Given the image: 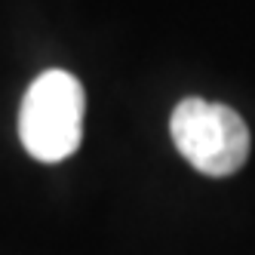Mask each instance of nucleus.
Returning <instances> with one entry per match:
<instances>
[{"instance_id": "1", "label": "nucleus", "mask_w": 255, "mask_h": 255, "mask_svg": "<svg viewBox=\"0 0 255 255\" xmlns=\"http://www.w3.org/2000/svg\"><path fill=\"white\" fill-rule=\"evenodd\" d=\"M86 96L74 74L49 68L28 86L19 108L22 148L40 163H59L80 148Z\"/></svg>"}, {"instance_id": "2", "label": "nucleus", "mask_w": 255, "mask_h": 255, "mask_svg": "<svg viewBox=\"0 0 255 255\" xmlns=\"http://www.w3.org/2000/svg\"><path fill=\"white\" fill-rule=\"evenodd\" d=\"M169 132L178 154L197 172L225 178L234 175L249 157V129L228 105L206 99H181L169 117Z\"/></svg>"}]
</instances>
